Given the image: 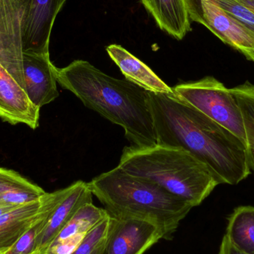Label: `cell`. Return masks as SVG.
<instances>
[{"instance_id": "obj_1", "label": "cell", "mask_w": 254, "mask_h": 254, "mask_svg": "<svg viewBox=\"0 0 254 254\" xmlns=\"http://www.w3.org/2000/svg\"><path fill=\"white\" fill-rule=\"evenodd\" d=\"M148 93L157 143L190 152L210 168L221 185H238L252 173L247 148L234 133L174 93Z\"/></svg>"}, {"instance_id": "obj_2", "label": "cell", "mask_w": 254, "mask_h": 254, "mask_svg": "<svg viewBox=\"0 0 254 254\" xmlns=\"http://www.w3.org/2000/svg\"><path fill=\"white\" fill-rule=\"evenodd\" d=\"M58 83L85 107L125 130L131 146L157 143L149 93L126 80L115 78L83 60L56 68Z\"/></svg>"}, {"instance_id": "obj_3", "label": "cell", "mask_w": 254, "mask_h": 254, "mask_svg": "<svg viewBox=\"0 0 254 254\" xmlns=\"http://www.w3.org/2000/svg\"><path fill=\"white\" fill-rule=\"evenodd\" d=\"M112 217L153 224L163 240H171L192 208L189 203L153 182L133 176L118 166L88 183Z\"/></svg>"}, {"instance_id": "obj_4", "label": "cell", "mask_w": 254, "mask_h": 254, "mask_svg": "<svg viewBox=\"0 0 254 254\" xmlns=\"http://www.w3.org/2000/svg\"><path fill=\"white\" fill-rule=\"evenodd\" d=\"M119 167L129 174L153 182L192 207L200 205L221 185L210 168L190 152L159 143L143 147L126 146Z\"/></svg>"}, {"instance_id": "obj_5", "label": "cell", "mask_w": 254, "mask_h": 254, "mask_svg": "<svg viewBox=\"0 0 254 254\" xmlns=\"http://www.w3.org/2000/svg\"><path fill=\"white\" fill-rule=\"evenodd\" d=\"M172 89L179 100L222 125L247 145L243 116L237 100L231 89L217 79L208 76L179 83Z\"/></svg>"}, {"instance_id": "obj_6", "label": "cell", "mask_w": 254, "mask_h": 254, "mask_svg": "<svg viewBox=\"0 0 254 254\" xmlns=\"http://www.w3.org/2000/svg\"><path fill=\"white\" fill-rule=\"evenodd\" d=\"M40 109L28 98L23 71V55H0V119L12 125L39 127Z\"/></svg>"}, {"instance_id": "obj_7", "label": "cell", "mask_w": 254, "mask_h": 254, "mask_svg": "<svg viewBox=\"0 0 254 254\" xmlns=\"http://www.w3.org/2000/svg\"><path fill=\"white\" fill-rule=\"evenodd\" d=\"M190 19L208 28L224 43L254 62V37L213 0H185Z\"/></svg>"}, {"instance_id": "obj_8", "label": "cell", "mask_w": 254, "mask_h": 254, "mask_svg": "<svg viewBox=\"0 0 254 254\" xmlns=\"http://www.w3.org/2000/svg\"><path fill=\"white\" fill-rule=\"evenodd\" d=\"M161 240L159 230L150 222L110 216L104 254H144Z\"/></svg>"}, {"instance_id": "obj_9", "label": "cell", "mask_w": 254, "mask_h": 254, "mask_svg": "<svg viewBox=\"0 0 254 254\" xmlns=\"http://www.w3.org/2000/svg\"><path fill=\"white\" fill-rule=\"evenodd\" d=\"M66 0H29L24 22L22 49L25 53L49 54L55 19Z\"/></svg>"}, {"instance_id": "obj_10", "label": "cell", "mask_w": 254, "mask_h": 254, "mask_svg": "<svg viewBox=\"0 0 254 254\" xmlns=\"http://www.w3.org/2000/svg\"><path fill=\"white\" fill-rule=\"evenodd\" d=\"M92 194L89 185L77 181L65 188V192L49 216L47 224L35 243L32 254H46L65 225L77 210L85 204L92 203Z\"/></svg>"}, {"instance_id": "obj_11", "label": "cell", "mask_w": 254, "mask_h": 254, "mask_svg": "<svg viewBox=\"0 0 254 254\" xmlns=\"http://www.w3.org/2000/svg\"><path fill=\"white\" fill-rule=\"evenodd\" d=\"M56 68L49 54L23 52L25 89L31 102L38 108L50 104L59 96Z\"/></svg>"}, {"instance_id": "obj_12", "label": "cell", "mask_w": 254, "mask_h": 254, "mask_svg": "<svg viewBox=\"0 0 254 254\" xmlns=\"http://www.w3.org/2000/svg\"><path fill=\"white\" fill-rule=\"evenodd\" d=\"M109 56L120 68L126 80L140 86L146 92L155 94H173V89L166 84L149 66L119 45L107 47Z\"/></svg>"}, {"instance_id": "obj_13", "label": "cell", "mask_w": 254, "mask_h": 254, "mask_svg": "<svg viewBox=\"0 0 254 254\" xmlns=\"http://www.w3.org/2000/svg\"><path fill=\"white\" fill-rule=\"evenodd\" d=\"M46 194L0 216V253L8 251L38 220L46 206Z\"/></svg>"}, {"instance_id": "obj_14", "label": "cell", "mask_w": 254, "mask_h": 254, "mask_svg": "<svg viewBox=\"0 0 254 254\" xmlns=\"http://www.w3.org/2000/svg\"><path fill=\"white\" fill-rule=\"evenodd\" d=\"M163 31L178 40L190 31V19L185 0H141Z\"/></svg>"}, {"instance_id": "obj_15", "label": "cell", "mask_w": 254, "mask_h": 254, "mask_svg": "<svg viewBox=\"0 0 254 254\" xmlns=\"http://www.w3.org/2000/svg\"><path fill=\"white\" fill-rule=\"evenodd\" d=\"M46 193L14 170L0 167V204L17 207L37 201Z\"/></svg>"}, {"instance_id": "obj_16", "label": "cell", "mask_w": 254, "mask_h": 254, "mask_svg": "<svg viewBox=\"0 0 254 254\" xmlns=\"http://www.w3.org/2000/svg\"><path fill=\"white\" fill-rule=\"evenodd\" d=\"M225 235L241 252L254 254V207L240 206L228 216Z\"/></svg>"}, {"instance_id": "obj_17", "label": "cell", "mask_w": 254, "mask_h": 254, "mask_svg": "<svg viewBox=\"0 0 254 254\" xmlns=\"http://www.w3.org/2000/svg\"><path fill=\"white\" fill-rule=\"evenodd\" d=\"M65 192V188L53 192H47L46 206L38 220L8 251L2 254H32L37 238L43 232L51 213Z\"/></svg>"}, {"instance_id": "obj_18", "label": "cell", "mask_w": 254, "mask_h": 254, "mask_svg": "<svg viewBox=\"0 0 254 254\" xmlns=\"http://www.w3.org/2000/svg\"><path fill=\"white\" fill-rule=\"evenodd\" d=\"M231 89L243 116L249 166L254 174V84L249 81Z\"/></svg>"}, {"instance_id": "obj_19", "label": "cell", "mask_w": 254, "mask_h": 254, "mask_svg": "<svg viewBox=\"0 0 254 254\" xmlns=\"http://www.w3.org/2000/svg\"><path fill=\"white\" fill-rule=\"evenodd\" d=\"M109 216L110 214L105 209L96 207L93 203L85 204L77 210L53 243L62 241L77 234H87L90 230Z\"/></svg>"}, {"instance_id": "obj_20", "label": "cell", "mask_w": 254, "mask_h": 254, "mask_svg": "<svg viewBox=\"0 0 254 254\" xmlns=\"http://www.w3.org/2000/svg\"><path fill=\"white\" fill-rule=\"evenodd\" d=\"M110 216L89 231L72 254H93L105 245L108 234Z\"/></svg>"}, {"instance_id": "obj_21", "label": "cell", "mask_w": 254, "mask_h": 254, "mask_svg": "<svg viewBox=\"0 0 254 254\" xmlns=\"http://www.w3.org/2000/svg\"><path fill=\"white\" fill-rule=\"evenodd\" d=\"M225 12L238 21L254 37V12L238 0H213Z\"/></svg>"}, {"instance_id": "obj_22", "label": "cell", "mask_w": 254, "mask_h": 254, "mask_svg": "<svg viewBox=\"0 0 254 254\" xmlns=\"http://www.w3.org/2000/svg\"><path fill=\"white\" fill-rule=\"evenodd\" d=\"M87 234H77L62 241L53 243L46 254H72Z\"/></svg>"}, {"instance_id": "obj_23", "label": "cell", "mask_w": 254, "mask_h": 254, "mask_svg": "<svg viewBox=\"0 0 254 254\" xmlns=\"http://www.w3.org/2000/svg\"><path fill=\"white\" fill-rule=\"evenodd\" d=\"M219 254H248L239 250L233 243L230 241L226 235L224 236L221 243Z\"/></svg>"}, {"instance_id": "obj_24", "label": "cell", "mask_w": 254, "mask_h": 254, "mask_svg": "<svg viewBox=\"0 0 254 254\" xmlns=\"http://www.w3.org/2000/svg\"><path fill=\"white\" fill-rule=\"evenodd\" d=\"M238 1L254 12V0H238Z\"/></svg>"}, {"instance_id": "obj_25", "label": "cell", "mask_w": 254, "mask_h": 254, "mask_svg": "<svg viewBox=\"0 0 254 254\" xmlns=\"http://www.w3.org/2000/svg\"><path fill=\"white\" fill-rule=\"evenodd\" d=\"M18 207V206H17ZM14 206L6 205V204H0V216L7 213L9 210L14 208Z\"/></svg>"}, {"instance_id": "obj_26", "label": "cell", "mask_w": 254, "mask_h": 254, "mask_svg": "<svg viewBox=\"0 0 254 254\" xmlns=\"http://www.w3.org/2000/svg\"><path fill=\"white\" fill-rule=\"evenodd\" d=\"M104 249H105V245L102 246V247L100 248V249L97 250L93 254H104Z\"/></svg>"}, {"instance_id": "obj_27", "label": "cell", "mask_w": 254, "mask_h": 254, "mask_svg": "<svg viewBox=\"0 0 254 254\" xmlns=\"http://www.w3.org/2000/svg\"><path fill=\"white\" fill-rule=\"evenodd\" d=\"M0 254H1V253H0Z\"/></svg>"}]
</instances>
